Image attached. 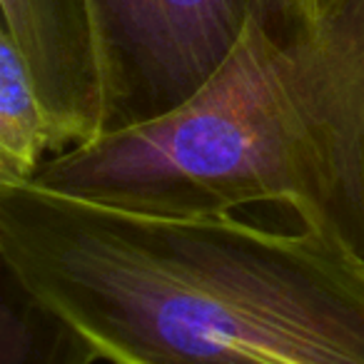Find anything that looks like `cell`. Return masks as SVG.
Segmentation results:
<instances>
[{
  "label": "cell",
  "instance_id": "obj_1",
  "mask_svg": "<svg viewBox=\"0 0 364 364\" xmlns=\"http://www.w3.org/2000/svg\"><path fill=\"white\" fill-rule=\"evenodd\" d=\"M0 264L110 364H364V262L304 225L3 185Z\"/></svg>",
  "mask_w": 364,
  "mask_h": 364
},
{
  "label": "cell",
  "instance_id": "obj_2",
  "mask_svg": "<svg viewBox=\"0 0 364 364\" xmlns=\"http://www.w3.org/2000/svg\"><path fill=\"white\" fill-rule=\"evenodd\" d=\"M33 185L160 215L282 203L364 262V0H264L198 95L50 157Z\"/></svg>",
  "mask_w": 364,
  "mask_h": 364
},
{
  "label": "cell",
  "instance_id": "obj_3",
  "mask_svg": "<svg viewBox=\"0 0 364 364\" xmlns=\"http://www.w3.org/2000/svg\"><path fill=\"white\" fill-rule=\"evenodd\" d=\"M262 3L92 0L105 80V135L160 120L198 95L232 55Z\"/></svg>",
  "mask_w": 364,
  "mask_h": 364
},
{
  "label": "cell",
  "instance_id": "obj_4",
  "mask_svg": "<svg viewBox=\"0 0 364 364\" xmlns=\"http://www.w3.org/2000/svg\"><path fill=\"white\" fill-rule=\"evenodd\" d=\"M0 36L26 63L50 120L53 152L100 140L105 80L92 0H0Z\"/></svg>",
  "mask_w": 364,
  "mask_h": 364
},
{
  "label": "cell",
  "instance_id": "obj_5",
  "mask_svg": "<svg viewBox=\"0 0 364 364\" xmlns=\"http://www.w3.org/2000/svg\"><path fill=\"white\" fill-rule=\"evenodd\" d=\"M100 352L0 264V364H92Z\"/></svg>",
  "mask_w": 364,
  "mask_h": 364
},
{
  "label": "cell",
  "instance_id": "obj_6",
  "mask_svg": "<svg viewBox=\"0 0 364 364\" xmlns=\"http://www.w3.org/2000/svg\"><path fill=\"white\" fill-rule=\"evenodd\" d=\"M53 152V127L16 46L0 36V188L31 185Z\"/></svg>",
  "mask_w": 364,
  "mask_h": 364
},
{
  "label": "cell",
  "instance_id": "obj_7",
  "mask_svg": "<svg viewBox=\"0 0 364 364\" xmlns=\"http://www.w3.org/2000/svg\"><path fill=\"white\" fill-rule=\"evenodd\" d=\"M279 6L284 8H292V11H309L314 6V0H274Z\"/></svg>",
  "mask_w": 364,
  "mask_h": 364
}]
</instances>
